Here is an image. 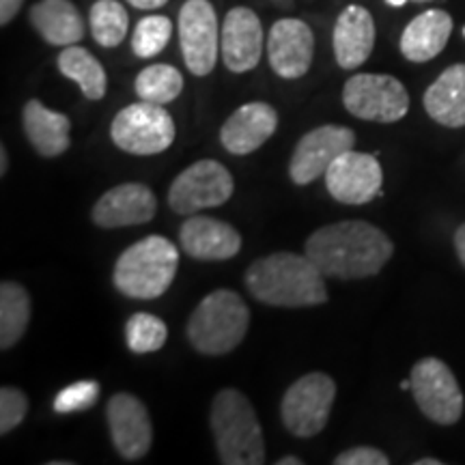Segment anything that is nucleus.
I'll use <instances>...</instances> for the list:
<instances>
[{
    "instance_id": "20",
    "label": "nucleus",
    "mask_w": 465,
    "mask_h": 465,
    "mask_svg": "<svg viewBox=\"0 0 465 465\" xmlns=\"http://www.w3.org/2000/svg\"><path fill=\"white\" fill-rule=\"evenodd\" d=\"M334 56L342 69L364 65L375 48V20L369 9L349 5L334 25Z\"/></svg>"
},
{
    "instance_id": "23",
    "label": "nucleus",
    "mask_w": 465,
    "mask_h": 465,
    "mask_svg": "<svg viewBox=\"0 0 465 465\" xmlns=\"http://www.w3.org/2000/svg\"><path fill=\"white\" fill-rule=\"evenodd\" d=\"M424 110L431 116L435 124L444 127L465 125V65L446 67L440 74V78L424 91L422 97Z\"/></svg>"
},
{
    "instance_id": "10",
    "label": "nucleus",
    "mask_w": 465,
    "mask_h": 465,
    "mask_svg": "<svg viewBox=\"0 0 465 465\" xmlns=\"http://www.w3.org/2000/svg\"><path fill=\"white\" fill-rule=\"evenodd\" d=\"M232 190L235 182L224 164L216 160H199L171 183L168 205L179 216H192L203 209L224 205L232 196Z\"/></svg>"
},
{
    "instance_id": "21",
    "label": "nucleus",
    "mask_w": 465,
    "mask_h": 465,
    "mask_svg": "<svg viewBox=\"0 0 465 465\" xmlns=\"http://www.w3.org/2000/svg\"><path fill=\"white\" fill-rule=\"evenodd\" d=\"M22 125L28 143L33 144L42 158H58L69 149L72 121L63 113L50 110L39 100L26 102L22 110Z\"/></svg>"
},
{
    "instance_id": "28",
    "label": "nucleus",
    "mask_w": 465,
    "mask_h": 465,
    "mask_svg": "<svg viewBox=\"0 0 465 465\" xmlns=\"http://www.w3.org/2000/svg\"><path fill=\"white\" fill-rule=\"evenodd\" d=\"M91 35L102 48H116L127 35V11L116 0H97L89 15Z\"/></svg>"
},
{
    "instance_id": "7",
    "label": "nucleus",
    "mask_w": 465,
    "mask_h": 465,
    "mask_svg": "<svg viewBox=\"0 0 465 465\" xmlns=\"http://www.w3.org/2000/svg\"><path fill=\"white\" fill-rule=\"evenodd\" d=\"M336 401V383L325 373H308L300 377L284 392L281 418L284 429L295 438H315L330 420Z\"/></svg>"
},
{
    "instance_id": "12",
    "label": "nucleus",
    "mask_w": 465,
    "mask_h": 465,
    "mask_svg": "<svg viewBox=\"0 0 465 465\" xmlns=\"http://www.w3.org/2000/svg\"><path fill=\"white\" fill-rule=\"evenodd\" d=\"M356 144V134L345 125H322L300 138L289 162V177L293 183L308 185L328 173L336 158Z\"/></svg>"
},
{
    "instance_id": "29",
    "label": "nucleus",
    "mask_w": 465,
    "mask_h": 465,
    "mask_svg": "<svg viewBox=\"0 0 465 465\" xmlns=\"http://www.w3.org/2000/svg\"><path fill=\"white\" fill-rule=\"evenodd\" d=\"M168 328L160 317L136 312L125 323V342L134 353H153L166 345Z\"/></svg>"
},
{
    "instance_id": "30",
    "label": "nucleus",
    "mask_w": 465,
    "mask_h": 465,
    "mask_svg": "<svg viewBox=\"0 0 465 465\" xmlns=\"http://www.w3.org/2000/svg\"><path fill=\"white\" fill-rule=\"evenodd\" d=\"M173 22L166 15H147L138 22L132 35V50L138 58L158 56L171 42Z\"/></svg>"
},
{
    "instance_id": "33",
    "label": "nucleus",
    "mask_w": 465,
    "mask_h": 465,
    "mask_svg": "<svg viewBox=\"0 0 465 465\" xmlns=\"http://www.w3.org/2000/svg\"><path fill=\"white\" fill-rule=\"evenodd\" d=\"M336 465H388L391 457L386 452L375 449V446H356V449H349L341 452L334 459Z\"/></svg>"
},
{
    "instance_id": "4",
    "label": "nucleus",
    "mask_w": 465,
    "mask_h": 465,
    "mask_svg": "<svg viewBox=\"0 0 465 465\" xmlns=\"http://www.w3.org/2000/svg\"><path fill=\"white\" fill-rule=\"evenodd\" d=\"M179 267V250L162 235L132 243L116 259L113 282L132 300H155L171 287Z\"/></svg>"
},
{
    "instance_id": "37",
    "label": "nucleus",
    "mask_w": 465,
    "mask_h": 465,
    "mask_svg": "<svg viewBox=\"0 0 465 465\" xmlns=\"http://www.w3.org/2000/svg\"><path fill=\"white\" fill-rule=\"evenodd\" d=\"M7 166H9V158H7V149L0 147V174H7Z\"/></svg>"
},
{
    "instance_id": "26",
    "label": "nucleus",
    "mask_w": 465,
    "mask_h": 465,
    "mask_svg": "<svg viewBox=\"0 0 465 465\" xmlns=\"http://www.w3.org/2000/svg\"><path fill=\"white\" fill-rule=\"evenodd\" d=\"M31 322V295L17 282L0 284V349L7 351L22 339Z\"/></svg>"
},
{
    "instance_id": "24",
    "label": "nucleus",
    "mask_w": 465,
    "mask_h": 465,
    "mask_svg": "<svg viewBox=\"0 0 465 465\" xmlns=\"http://www.w3.org/2000/svg\"><path fill=\"white\" fill-rule=\"evenodd\" d=\"M31 22L39 37L50 45L78 44L84 37V22L72 0H39L31 9Z\"/></svg>"
},
{
    "instance_id": "35",
    "label": "nucleus",
    "mask_w": 465,
    "mask_h": 465,
    "mask_svg": "<svg viewBox=\"0 0 465 465\" xmlns=\"http://www.w3.org/2000/svg\"><path fill=\"white\" fill-rule=\"evenodd\" d=\"M455 250H457L459 261H461L465 267V223L455 231Z\"/></svg>"
},
{
    "instance_id": "19",
    "label": "nucleus",
    "mask_w": 465,
    "mask_h": 465,
    "mask_svg": "<svg viewBox=\"0 0 465 465\" xmlns=\"http://www.w3.org/2000/svg\"><path fill=\"white\" fill-rule=\"evenodd\" d=\"M179 243L196 261H226L242 250V235L223 220L192 216L179 229Z\"/></svg>"
},
{
    "instance_id": "22",
    "label": "nucleus",
    "mask_w": 465,
    "mask_h": 465,
    "mask_svg": "<svg viewBox=\"0 0 465 465\" xmlns=\"http://www.w3.org/2000/svg\"><path fill=\"white\" fill-rule=\"evenodd\" d=\"M452 33V17L441 9L416 15L401 35V54L411 63H427L446 48Z\"/></svg>"
},
{
    "instance_id": "2",
    "label": "nucleus",
    "mask_w": 465,
    "mask_h": 465,
    "mask_svg": "<svg viewBox=\"0 0 465 465\" xmlns=\"http://www.w3.org/2000/svg\"><path fill=\"white\" fill-rule=\"evenodd\" d=\"M323 278L306 254L274 252L248 267L246 287L261 304L306 308L328 302Z\"/></svg>"
},
{
    "instance_id": "5",
    "label": "nucleus",
    "mask_w": 465,
    "mask_h": 465,
    "mask_svg": "<svg viewBox=\"0 0 465 465\" xmlns=\"http://www.w3.org/2000/svg\"><path fill=\"white\" fill-rule=\"evenodd\" d=\"M250 311L240 293L216 289L203 298L188 319L192 347L205 356H224L246 339Z\"/></svg>"
},
{
    "instance_id": "38",
    "label": "nucleus",
    "mask_w": 465,
    "mask_h": 465,
    "mask_svg": "<svg viewBox=\"0 0 465 465\" xmlns=\"http://www.w3.org/2000/svg\"><path fill=\"white\" fill-rule=\"evenodd\" d=\"M304 461H302V459H298V457H282V459H278V465H302Z\"/></svg>"
},
{
    "instance_id": "15",
    "label": "nucleus",
    "mask_w": 465,
    "mask_h": 465,
    "mask_svg": "<svg viewBox=\"0 0 465 465\" xmlns=\"http://www.w3.org/2000/svg\"><path fill=\"white\" fill-rule=\"evenodd\" d=\"M270 65L281 78H302L312 65L315 56V35L306 22L284 17L272 26L267 37Z\"/></svg>"
},
{
    "instance_id": "40",
    "label": "nucleus",
    "mask_w": 465,
    "mask_h": 465,
    "mask_svg": "<svg viewBox=\"0 0 465 465\" xmlns=\"http://www.w3.org/2000/svg\"><path fill=\"white\" fill-rule=\"evenodd\" d=\"M388 5H392V7H403L407 0H386Z\"/></svg>"
},
{
    "instance_id": "11",
    "label": "nucleus",
    "mask_w": 465,
    "mask_h": 465,
    "mask_svg": "<svg viewBox=\"0 0 465 465\" xmlns=\"http://www.w3.org/2000/svg\"><path fill=\"white\" fill-rule=\"evenodd\" d=\"M179 44L185 67L194 75L213 72L220 50L218 15L209 0H188L179 11Z\"/></svg>"
},
{
    "instance_id": "36",
    "label": "nucleus",
    "mask_w": 465,
    "mask_h": 465,
    "mask_svg": "<svg viewBox=\"0 0 465 465\" xmlns=\"http://www.w3.org/2000/svg\"><path fill=\"white\" fill-rule=\"evenodd\" d=\"M127 3L136 9H160L164 7L168 0H127Z\"/></svg>"
},
{
    "instance_id": "1",
    "label": "nucleus",
    "mask_w": 465,
    "mask_h": 465,
    "mask_svg": "<svg viewBox=\"0 0 465 465\" xmlns=\"http://www.w3.org/2000/svg\"><path fill=\"white\" fill-rule=\"evenodd\" d=\"M304 254L325 278L360 281L380 274L392 259L394 243L375 224L345 220L312 232L306 240Z\"/></svg>"
},
{
    "instance_id": "6",
    "label": "nucleus",
    "mask_w": 465,
    "mask_h": 465,
    "mask_svg": "<svg viewBox=\"0 0 465 465\" xmlns=\"http://www.w3.org/2000/svg\"><path fill=\"white\" fill-rule=\"evenodd\" d=\"M177 127L164 106L136 102L121 110L110 125V138L121 151L132 155H155L174 143Z\"/></svg>"
},
{
    "instance_id": "34",
    "label": "nucleus",
    "mask_w": 465,
    "mask_h": 465,
    "mask_svg": "<svg viewBox=\"0 0 465 465\" xmlns=\"http://www.w3.org/2000/svg\"><path fill=\"white\" fill-rule=\"evenodd\" d=\"M22 3L25 0H0V25L7 26L17 15V11L22 9Z\"/></svg>"
},
{
    "instance_id": "32",
    "label": "nucleus",
    "mask_w": 465,
    "mask_h": 465,
    "mask_svg": "<svg viewBox=\"0 0 465 465\" xmlns=\"http://www.w3.org/2000/svg\"><path fill=\"white\" fill-rule=\"evenodd\" d=\"M28 399L17 388L5 386L0 391V433L9 435L26 418Z\"/></svg>"
},
{
    "instance_id": "16",
    "label": "nucleus",
    "mask_w": 465,
    "mask_h": 465,
    "mask_svg": "<svg viewBox=\"0 0 465 465\" xmlns=\"http://www.w3.org/2000/svg\"><path fill=\"white\" fill-rule=\"evenodd\" d=\"M220 52L232 74H246L259 65L263 54V26L248 7L231 9L220 33Z\"/></svg>"
},
{
    "instance_id": "18",
    "label": "nucleus",
    "mask_w": 465,
    "mask_h": 465,
    "mask_svg": "<svg viewBox=\"0 0 465 465\" xmlns=\"http://www.w3.org/2000/svg\"><path fill=\"white\" fill-rule=\"evenodd\" d=\"M278 127V113L265 102H250L237 108L220 130V143L232 155H248L270 141Z\"/></svg>"
},
{
    "instance_id": "13",
    "label": "nucleus",
    "mask_w": 465,
    "mask_h": 465,
    "mask_svg": "<svg viewBox=\"0 0 465 465\" xmlns=\"http://www.w3.org/2000/svg\"><path fill=\"white\" fill-rule=\"evenodd\" d=\"M383 171L377 155L345 151L325 173V188L342 205H364L381 192Z\"/></svg>"
},
{
    "instance_id": "42",
    "label": "nucleus",
    "mask_w": 465,
    "mask_h": 465,
    "mask_svg": "<svg viewBox=\"0 0 465 465\" xmlns=\"http://www.w3.org/2000/svg\"><path fill=\"white\" fill-rule=\"evenodd\" d=\"M463 35H465V28H463Z\"/></svg>"
},
{
    "instance_id": "9",
    "label": "nucleus",
    "mask_w": 465,
    "mask_h": 465,
    "mask_svg": "<svg viewBox=\"0 0 465 465\" xmlns=\"http://www.w3.org/2000/svg\"><path fill=\"white\" fill-rule=\"evenodd\" d=\"M411 394L418 410L429 420L441 427H450L463 416V392L450 366L440 358L418 360L410 375Z\"/></svg>"
},
{
    "instance_id": "25",
    "label": "nucleus",
    "mask_w": 465,
    "mask_h": 465,
    "mask_svg": "<svg viewBox=\"0 0 465 465\" xmlns=\"http://www.w3.org/2000/svg\"><path fill=\"white\" fill-rule=\"evenodd\" d=\"M56 67L65 78L74 80L80 86L86 100L97 102L106 95V69L83 45H67L56 58Z\"/></svg>"
},
{
    "instance_id": "8",
    "label": "nucleus",
    "mask_w": 465,
    "mask_h": 465,
    "mask_svg": "<svg viewBox=\"0 0 465 465\" xmlns=\"http://www.w3.org/2000/svg\"><path fill=\"white\" fill-rule=\"evenodd\" d=\"M342 104L353 116L373 124H397L410 110L401 80L386 74H356L342 89Z\"/></svg>"
},
{
    "instance_id": "39",
    "label": "nucleus",
    "mask_w": 465,
    "mask_h": 465,
    "mask_svg": "<svg viewBox=\"0 0 465 465\" xmlns=\"http://www.w3.org/2000/svg\"><path fill=\"white\" fill-rule=\"evenodd\" d=\"M414 465H441L440 459H418Z\"/></svg>"
},
{
    "instance_id": "14",
    "label": "nucleus",
    "mask_w": 465,
    "mask_h": 465,
    "mask_svg": "<svg viewBox=\"0 0 465 465\" xmlns=\"http://www.w3.org/2000/svg\"><path fill=\"white\" fill-rule=\"evenodd\" d=\"M106 418L114 449L125 461L147 457L153 444V427L141 399L127 392L114 394L106 405Z\"/></svg>"
},
{
    "instance_id": "31",
    "label": "nucleus",
    "mask_w": 465,
    "mask_h": 465,
    "mask_svg": "<svg viewBox=\"0 0 465 465\" xmlns=\"http://www.w3.org/2000/svg\"><path fill=\"white\" fill-rule=\"evenodd\" d=\"M100 399V383L97 381H75L72 386L63 388L54 399L56 414H75V411H84L97 403Z\"/></svg>"
},
{
    "instance_id": "3",
    "label": "nucleus",
    "mask_w": 465,
    "mask_h": 465,
    "mask_svg": "<svg viewBox=\"0 0 465 465\" xmlns=\"http://www.w3.org/2000/svg\"><path fill=\"white\" fill-rule=\"evenodd\" d=\"M213 438L224 465L265 463L263 429L250 401L235 388H224L212 403Z\"/></svg>"
},
{
    "instance_id": "17",
    "label": "nucleus",
    "mask_w": 465,
    "mask_h": 465,
    "mask_svg": "<svg viewBox=\"0 0 465 465\" xmlns=\"http://www.w3.org/2000/svg\"><path fill=\"white\" fill-rule=\"evenodd\" d=\"M158 212V199L147 185L121 183L100 196L93 207V223L102 229H121L151 223Z\"/></svg>"
},
{
    "instance_id": "41",
    "label": "nucleus",
    "mask_w": 465,
    "mask_h": 465,
    "mask_svg": "<svg viewBox=\"0 0 465 465\" xmlns=\"http://www.w3.org/2000/svg\"><path fill=\"white\" fill-rule=\"evenodd\" d=\"M411 3H431V0H411Z\"/></svg>"
},
{
    "instance_id": "27",
    "label": "nucleus",
    "mask_w": 465,
    "mask_h": 465,
    "mask_svg": "<svg viewBox=\"0 0 465 465\" xmlns=\"http://www.w3.org/2000/svg\"><path fill=\"white\" fill-rule=\"evenodd\" d=\"M136 95L144 102L160 104L166 106L177 100L183 91V75L179 74L177 67L173 65H149L144 67L141 74L136 75V83H134Z\"/></svg>"
}]
</instances>
